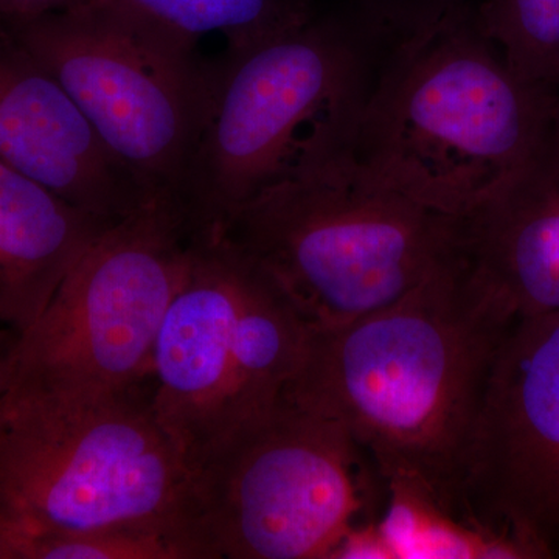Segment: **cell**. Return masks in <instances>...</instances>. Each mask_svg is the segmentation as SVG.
Returning <instances> with one entry per match:
<instances>
[{
  "label": "cell",
  "instance_id": "obj_1",
  "mask_svg": "<svg viewBox=\"0 0 559 559\" xmlns=\"http://www.w3.org/2000/svg\"><path fill=\"white\" fill-rule=\"evenodd\" d=\"M518 318L451 253L369 316L311 329L283 400L340 423L385 487L465 516L466 455L496 352Z\"/></svg>",
  "mask_w": 559,
  "mask_h": 559
},
{
  "label": "cell",
  "instance_id": "obj_2",
  "mask_svg": "<svg viewBox=\"0 0 559 559\" xmlns=\"http://www.w3.org/2000/svg\"><path fill=\"white\" fill-rule=\"evenodd\" d=\"M554 90L521 79L460 11L396 33L382 53L353 159L374 182L440 215H465L551 138Z\"/></svg>",
  "mask_w": 559,
  "mask_h": 559
},
{
  "label": "cell",
  "instance_id": "obj_3",
  "mask_svg": "<svg viewBox=\"0 0 559 559\" xmlns=\"http://www.w3.org/2000/svg\"><path fill=\"white\" fill-rule=\"evenodd\" d=\"M393 36L348 2L213 62L179 198L193 240L221 237L238 210L293 173L353 156Z\"/></svg>",
  "mask_w": 559,
  "mask_h": 559
},
{
  "label": "cell",
  "instance_id": "obj_4",
  "mask_svg": "<svg viewBox=\"0 0 559 559\" xmlns=\"http://www.w3.org/2000/svg\"><path fill=\"white\" fill-rule=\"evenodd\" d=\"M153 388L151 378L72 396L10 385L0 400V503L73 532L175 536L207 559L191 532V471Z\"/></svg>",
  "mask_w": 559,
  "mask_h": 559
},
{
  "label": "cell",
  "instance_id": "obj_5",
  "mask_svg": "<svg viewBox=\"0 0 559 559\" xmlns=\"http://www.w3.org/2000/svg\"><path fill=\"white\" fill-rule=\"evenodd\" d=\"M454 223L374 182L347 156L280 180L238 210L223 235L311 329H325L417 288L451 255Z\"/></svg>",
  "mask_w": 559,
  "mask_h": 559
},
{
  "label": "cell",
  "instance_id": "obj_6",
  "mask_svg": "<svg viewBox=\"0 0 559 559\" xmlns=\"http://www.w3.org/2000/svg\"><path fill=\"white\" fill-rule=\"evenodd\" d=\"M310 325L229 238L193 240L153 359V403L191 471L282 400Z\"/></svg>",
  "mask_w": 559,
  "mask_h": 559
},
{
  "label": "cell",
  "instance_id": "obj_7",
  "mask_svg": "<svg viewBox=\"0 0 559 559\" xmlns=\"http://www.w3.org/2000/svg\"><path fill=\"white\" fill-rule=\"evenodd\" d=\"M3 28L140 182L179 207L212 83L198 44L128 0H84Z\"/></svg>",
  "mask_w": 559,
  "mask_h": 559
},
{
  "label": "cell",
  "instance_id": "obj_8",
  "mask_svg": "<svg viewBox=\"0 0 559 559\" xmlns=\"http://www.w3.org/2000/svg\"><path fill=\"white\" fill-rule=\"evenodd\" d=\"M378 473L340 423L280 400L191 474L207 559H329L369 520Z\"/></svg>",
  "mask_w": 559,
  "mask_h": 559
},
{
  "label": "cell",
  "instance_id": "obj_9",
  "mask_svg": "<svg viewBox=\"0 0 559 559\" xmlns=\"http://www.w3.org/2000/svg\"><path fill=\"white\" fill-rule=\"evenodd\" d=\"M191 250L193 238L170 198L109 226L17 336L10 385L97 396L150 381Z\"/></svg>",
  "mask_w": 559,
  "mask_h": 559
},
{
  "label": "cell",
  "instance_id": "obj_10",
  "mask_svg": "<svg viewBox=\"0 0 559 559\" xmlns=\"http://www.w3.org/2000/svg\"><path fill=\"white\" fill-rule=\"evenodd\" d=\"M465 516L509 533L532 559L559 550V310L513 323L471 436Z\"/></svg>",
  "mask_w": 559,
  "mask_h": 559
},
{
  "label": "cell",
  "instance_id": "obj_11",
  "mask_svg": "<svg viewBox=\"0 0 559 559\" xmlns=\"http://www.w3.org/2000/svg\"><path fill=\"white\" fill-rule=\"evenodd\" d=\"M0 160L106 223L156 200L68 91L0 27Z\"/></svg>",
  "mask_w": 559,
  "mask_h": 559
},
{
  "label": "cell",
  "instance_id": "obj_12",
  "mask_svg": "<svg viewBox=\"0 0 559 559\" xmlns=\"http://www.w3.org/2000/svg\"><path fill=\"white\" fill-rule=\"evenodd\" d=\"M452 253L518 318L559 310V143L455 218Z\"/></svg>",
  "mask_w": 559,
  "mask_h": 559
},
{
  "label": "cell",
  "instance_id": "obj_13",
  "mask_svg": "<svg viewBox=\"0 0 559 559\" xmlns=\"http://www.w3.org/2000/svg\"><path fill=\"white\" fill-rule=\"evenodd\" d=\"M109 226L0 160V325L31 329Z\"/></svg>",
  "mask_w": 559,
  "mask_h": 559
},
{
  "label": "cell",
  "instance_id": "obj_14",
  "mask_svg": "<svg viewBox=\"0 0 559 559\" xmlns=\"http://www.w3.org/2000/svg\"><path fill=\"white\" fill-rule=\"evenodd\" d=\"M380 522L390 558L532 559L509 533L450 513L418 489L389 485Z\"/></svg>",
  "mask_w": 559,
  "mask_h": 559
},
{
  "label": "cell",
  "instance_id": "obj_15",
  "mask_svg": "<svg viewBox=\"0 0 559 559\" xmlns=\"http://www.w3.org/2000/svg\"><path fill=\"white\" fill-rule=\"evenodd\" d=\"M0 559H201L186 540L162 533L73 532L0 503Z\"/></svg>",
  "mask_w": 559,
  "mask_h": 559
},
{
  "label": "cell",
  "instance_id": "obj_16",
  "mask_svg": "<svg viewBox=\"0 0 559 559\" xmlns=\"http://www.w3.org/2000/svg\"><path fill=\"white\" fill-rule=\"evenodd\" d=\"M143 13L198 44L219 33L227 50L289 31L316 13L311 0H128Z\"/></svg>",
  "mask_w": 559,
  "mask_h": 559
},
{
  "label": "cell",
  "instance_id": "obj_17",
  "mask_svg": "<svg viewBox=\"0 0 559 559\" xmlns=\"http://www.w3.org/2000/svg\"><path fill=\"white\" fill-rule=\"evenodd\" d=\"M479 20L521 79L554 90L559 76V0H487Z\"/></svg>",
  "mask_w": 559,
  "mask_h": 559
},
{
  "label": "cell",
  "instance_id": "obj_18",
  "mask_svg": "<svg viewBox=\"0 0 559 559\" xmlns=\"http://www.w3.org/2000/svg\"><path fill=\"white\" fill-rule=\"evenodd\" d=\"M396 33L436 24L460 11L479 10L487 0H349Z\"/></svg>",
  "mask_w": 559,
  "mask_h": 559
},
{
  "label": "cell",
  "instance_id": "obj_19",
  "mask_svg": "<svg viewBox=\"0 0 559 559\" xmlns=\"http://www.w3.org/2000/svg\"><path fill=\"white\" fill-rule=\"evenodd\" d=\"M84 0H0V27L35 20Z\"/></svg>",
  "mask_w": 559,
  "mask_h": 559
},
{
  "label": "cell",
  "instance_id": "obj_20",
  "mask_svg": "<svg viewBox=\"0 0 559 559\" xmlns=\"http://www.w3.org/2000/svg\"><path fill=\"white\" fill-rule=\"evenodd\" d=\"M17 336L20 334L14 333L13 330L0 325V400L9 390L11 377H13V352Z\"/></svg>",
  "mask_w": 559,
  "mask_h": 559
},
{
  "label": "cell",
  "instance_id": "obj_21",
  "mask_svg": "<svg viewBox=\"0 0 559 559\" xmlns=\"http://www.w3.org/2000/svg\"><path fill=\"white\" fill-rule=\"evenodd\" d=\"M551 139L559 143V76L554 86V110H551Z\"/></svg>",
  "mask_w": 559,
  "mask_h": 559
}]
</instances>
